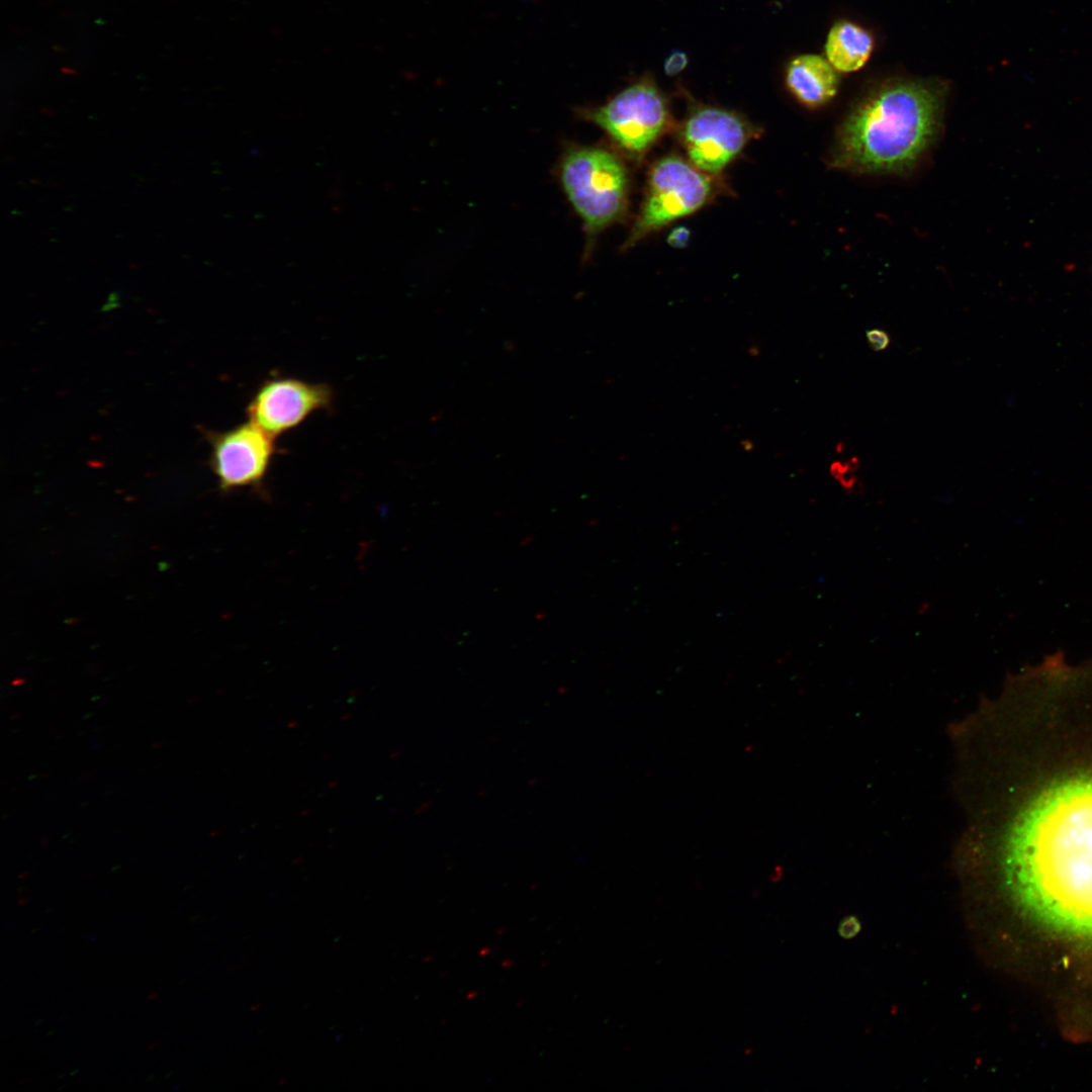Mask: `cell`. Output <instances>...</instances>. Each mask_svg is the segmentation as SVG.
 Instances as JSON below:
<instances>
[{
    "label": "cell",
    "instance_id": "cell-2",
    "mask_svg": "<svg viewBox=\"0 0 1092 1092\" xmlns=\"http://www.w3.org/2000/svg\"><path fill=\"white\" fill-rule=\"evenodd\" d=\"M945 92L930 79L890 81L872 90L843 121L833 165L863 173L911 169L937 135Z\"/></svg>",
    "mask_w": 1092,
    "mask_h": 1092
},
{
    "label": "cell",
    "instance_id": "cell-3",
    "mask_svg": "<svg viewBox=\"0 0 1092 1092\" xmlns=\"http://www.w3.org/2000/svg\"><path fill=\"white\" fill-rule=\"evenodd\" d=\"M562 188L582 219L588 245L626 213L629 178L625 165L614 153L600 147H574L559 166Z\"/></svg>",
    "mask_w": 1092,
    "mask_h": 1092
},
{
    "label": "cell",
    "instance_id": "cell-14",
    "mask_svg": "<svg viewBox=\"0 0 1092 1092\" xmlns=\"http://www.w3.org/2000/svg\"><path fill=\"white\" fill-rule=\"evenodd\" d=\"M867 339L870 347L874 351H882L886 349L890 343L889 335L880 329H873L867 331Z\"/></svg>",
    "mask_w": 1092,
    "mask_h": 1092
},
{
    "label": "cell",
    "instance_id": "cell-7",
    "mask_svg": "<svg viewBox=\"0 0 1092 1092\" xmlns=\"http://www.w3.org/2000/svg\"><path fill=\"white\" fill-rule=\"evenodd\" d=\"M210 468L224 492L260 487L277 453L275 438L249 421L223 432H209Z\"/></svg>",
    "mask_w": 1092,
    "mask_h": 1092
},
{
    "label": "cell",
    "instance_id": "cell-12",
    "mask_svg": "<svg viewBox=\"0 0 1092 1092\" xmlns=\"http://www.w3.org/2000/svg\"><path fill=\"white\" fill-rule=\"evenodd\" d=\"M688 56L681 51L672 52L664 61V72L668 76H675L688 66Z\"/></svg>",
    "mask_w": 1092,
    "mask_h": 1092
},
{
    "label": "cell",
    "instance_id": "cell-6",
    "mask_svg": "<svg viewBox=\"0 0 1092 1092\" xmlns=\"http://www.w3.org/2000/svg\"><path fill=\"white\" fill-rule=\"evenodd\" d=\"M679 127L689 161L709 175L720 174L754 136L742 115L717 106L693 103Z\"/></svg>",
    "mask_w": 1092,
    "mask_h": 1092
},
{
    "label": "cell",
    "instance_id": "cell-13",
    "mask_svg": "<svg viewBox=\"0 0 1092 1092\" xmlns=\"http://www.w3.org/2000/svg\"><path fill=\"white\" fill-rule=\"evenodd\" d=\"M691 231L687 226L674 228L667 236V244L674 249L688 247L691 240Z\"/></svg>",
    "mask_w": 1092,
    "mask_h": 1092
},
{
    "label": "cell",
    "instance_id": "cell-5",
    "mask_svg": "<svg viewBox=\"0 0 1092 1092\" xmlns=\"http://www.w3.org/2000/svg\"><path fill=\"white\" fill-rule=\"evenodd\" d=\"M628 156L640 159L669 127L667 99L656 82L645 75L618 92L605 104L586 112Z\"/></svg>",
    "mask_w": 1092,
    "mask_h": 1092
},
{
    "label": "cell",
    "instance_id": "cell-1",
    "mask_svg": "<svg viewBox=\"0 0 1092 1092\" xmlns=\"http://www.w3.org/2000/svg\"><path fill=\"white\" fill-rule=\"evenodd\" d=\"M966 818L976 884L993 882L1053 930L1092 940V727L1003 754Z\"/></svg>",
    "mask_w": 1092,
    "mask_h": 1092
},
{
    "label": "cell",
    "instance_id": "cell-9",
    "mask_svg": "<svg viewBox=\"0 0 1092 1092\" xmlns=\"http://www.w3.org/2000/svg\"><path fill=\"white\" fill-rule=\"evenodd\" d=\"M785 83L799 103L808 108H818L835 96L839 80L836 70L827 60L806 54L789 62Z\"/></svg>",
    "mask_w": 1092,
    "mask_h": 1092
},
{
    "label": "cell",
    "instance_id": "cell-8",
    "mask_svg": "<svg viewBox=\"0 0 1092 1092\" xmlns=\"http://www.w3.org/2000/svg\"><path fill=\"white\" fill-rule=\"evenodd\" d=\"M334 391L326 383L293 377L265 380L251 397L246 414L273 438L300 426L310 415L331 408Z\"/></svg>",
    "mask_w": 1092,
    "mask_h": 1092
},
{
    "label": "cell",
    "instance_id": "cell-10",
    "mask_svg": "<svg viewBox=\"0 0 1092 1092\" xmlns=\"http://www.w3.org/2000/svg\"><path fill=\"white\" fill-rule=\"evenodd\" d=\"M873 48L874 38L867 29L851 21L841 20L829 30L825 54L836 71L851 73L867 63Z\"/></svg>",
    "mask_w": 1092,
    "mask_h": 1092
},
{
    "label": "cell",
    "instance_id": "cell-11",
    "mask_svg": "<svg viewBox=\"0 0 1092 1092\" xmlns=\"http://www.w3.org/2000/svg\"><path fill=\"white\" fill-rule=\"evenodd\" d=\"M857 467V460L854 458L846 463L834 462L831 465L830 471L833 477H835L844 489L851 492L856 488L857 477L852 473Z\"/></svg>",
    "mask_w": 1092,
    "mask_h": 1092
},
{
    "label": "cell",
    "instance_id": "cell-4",
    "mask_svg": "<svg viewBox=\"0 0 1092 1092\" xmlns=\"http://www.w3.org/2000/svg\"><path fill=\"white\" fill-rule=\"evenodd\" d=\"M715 194L711 175L690 161L667 155L649 170L640 210L623 244L626 251L651 233L690 215L710 202Z\"/></svg>",
    "mask_w": 1092,
    "mask_h": 1092
}]
</instances>
